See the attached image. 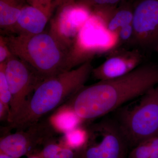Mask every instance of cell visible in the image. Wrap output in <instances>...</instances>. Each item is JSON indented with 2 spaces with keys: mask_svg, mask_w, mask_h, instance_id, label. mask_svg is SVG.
Instances as JSON below:
<instances>
[{
  "mask_svg": "<svg viewBox=\"0 0 158 158\" xmlns=\"http://www.w3.org/2000/svg\"><path fill=\"white\" fill-rule=\"evenodd\" d=\"M3 36L12 54L45 79L73 69L71 49L50 30L30 36Z\"/></svg>",
  "mask_w": 158,
  "mask_h": 158,
  "instance_id": "3957f363",
  "label": "cell"
},
{
  "mask_svg": "<svg viewBox=\"0 0 158 158\" xmlns=\"http://www.w3.org/2000/svg\"><path fill=\"white\" fill-rule=\"evenodd\" d=\"M142 55L138 50H118L110 53L107 59L92 69L91 74L99 81L119 77L141 65Z\"/></svg>",
  "mask_w": 158,
  "mask_h": 158,
  "instance_id": "8fae6325",
  "label": "cell"
},
{
  "mask_svg": "<svg viewBox=\"0 0 158 158\" xmlns=\"http://www.w3.org/2000/svg\"><path fill=\"white\" fill-rule=\"evenodd\" d=\"M27 4V0H0L1 30L9 34L23 8Z\"/></svg>",
  "mask_w": 158,
  "mask_h": 158,
  "instance_id": "9a60e30c",
  "label": "cell"
},
{
  "mask_svg": "<svg viewBox=\"0 0 158 158\" xmlns=\"http://www.w3.org/2000/svg\"><path fill=\"white\" fill-rule=\"evenodd\" d=\"M51 17L52 15L44 9L27 4L23 8L8 35L30 36L42 33Z\"/></svg>",
  "mask_w": 158,
  "mask_h": 158,
  "instance_id": "7c38bea8",
  "label": "cell"
},
{
  "mask_svg": "<svg viewBox=\"0 0 158 158\" xmlns=\"http://www.w3.org/2000/svg\"><path fill=\"white\" fill-rule=\"evenodd\" d=\"M118 33L120 42H132L134 35L132 24L122 28L118 31Z\"/></svg>",
  "mask_w": 158,
  "mask_h": 158,
  "instance_id": "603a6c76",
  "label": "cell"
},
{
  "mask_svg": "<svg viewBox=\"0 0 158 158\" xmlns=\"http://www.w3.org/2000/svg\"><path fill=\"white\" fill-rule=\"evenodd\" d=\"M90 8L77 0L63 3L51 20L50 30L71 50L79 31L92 14Z\"/></svg>",
  "mask_w": 158,
  "mask_h": 158,
  "instance_id": "9c48e42d",
  "label": "cell"
},
{
  "mask_svg": "<svg viewBox=\"0 0 158 158\" xmlns=\"http://www.w3.org/2000/svg\"><path fill=\"white\" fill-rule=\"evenodd\" d=\"M3 63L11 94L8 121L10 123L20 113L37 86L45 78L27 63L14 55Z\"/></svg>",
  "mask_w": 158,
  "mask_h": 158,
  "instance_id": "8992f818",
  "label": "cell"
},
{
  "mask_svg": "<svg viewBox=\"0 0 158 158\" xmlns=\"http://www.w3.org/2000/svg\"><path fill=\"white\" fill-rule=\"evenodd\" d=\"M88 130L89 138L79 158H124L127 141L118 123L106 119Z\"/></svg>",
  "mask_w": 158,
  "mask_h": 158,
  "instance_id": "52a82bcc",
  "label": "cell"
},
{
  "mask_svg": "<svg viewBox=\"0 0 158 158\" xmlns=\"http://www.w3.org/2000/svg\"><path fill=\"white\" fill-rule=\"evenodd\" d=\"M27 158H44L40 152L35 153L28 156Z\"/></svg>",
  "mask_w": 158,
  "mask_h": 158,
  "instance_id": "484cf974",
  "label": "cell"
},
{
  "mask_svg": "<svg viewBox=\"0 0 158 158\" xmlns=\"http://www.w3.org/2000/svg\"><path fill=\"white\" fill-rule=\"evenodd\" d=\"M125 0H77L79 2L85 4L94 10H101L114 8Z\"/></svg>",
  "mask_w": 158,
  "mask_h": 158,
  "instance_id": "d6986e66",
  "label": "cell"
},
{
  "mask_svg": "<svg viewBox=\"0 0 158 158\" xmlns=\"http://www.w3.org/2000/svg\"><path fill=\"white\" fill-rule=\"evenodd\" d=\"M132 25V43L144 48L158 45V0H137Z\"/></svg>",
  "mask_w": 158,
  "mask_h": 158,
  "instance_id": "30bf717a",
  "label": "cell"
},
{
  "mask_svg": "<svg viewBox=\"0 0 158 158\" xmlns=\"http://www.w3.org/2000/svg\"><path fill=\"white\" fill-rule=\"evenodd\" d=\"M78 158H79V157Z\"/></svg>",
  "mask_w": 158,
  "mask_h": 158,
  "instance_id": "f1b7e54d",
  "label": "cell"
},
{
  "mask_svg": "<svg viewBox=\"0 0 158 158\" xmlns=\"http://www.w3.org/2000/svg\"><path fill=\"white\" fill-rule=\"evenodd\" d=\"M118 124L127 143L136 146L158 135V85L141 96L139 103L121 112Z\"/></svg>",
  "mask_w": 158,
  "mask_h": 158,
  "instance_id": "277c9868",
  "label": "cell"
},
{
  "mask_svg": "<svg viewBox=\"0 0 158 158\" xmlns=\"http://www.w3.org/2000/svg\"><path fill=\"white\" fill-rule=\"evenodd\" d=\"M10 51L4 36H0V63L5 62L13 56Z\"/></svg>",
  "mask_w": 158,
  "mask_h": 158,
  "instance_id": "7402d4cb",
  "label": "cell"
},
{
  "mask_svg": "<svg viewBox=\"0 0 158 158\" xmlns=\"http://www.w3.org/2000/svg\"><path fill=\"white\" fill-rule=\"evenodd\" d=\"M120 43L118 32L109 30L102 16L92 11L72 47L73 67L91 61L97 55L110 54Z\"/></svg>",
  "mask_w": 158,
  "mask_h": 158,
  "instance_id": "5b68a950",
  "label": "cell"
},
{
  "mask_svg": "<svg viewBox=\"0 0 158 158\" xmlns=\"http://www.w3.org/2000/svg\"><path fill=\"white\" fill-rule=\"evenodd\" d=\"M53 128L48 121H39L25 130L16 131L1 137L0 152L20 158L40 152L47 142L53 139Z\"/></svg>",
  "mask_w": 158,
  "mask_h": 158,
  "instance_id": "ba28073f",
  "label": "cell"
},
{
  "mask_svg": "<svg viewBox=\"0 0 158 158\" xmlns=\"http://www.w3.org/2000/svg\"><path fill=\"white\" fill-rule=\"evenodd\" d=\"M88 138V130L80 126L64 134L59 142L74 151H81L87 144Z\"/></svg>",
  "mask_w": 158,
  "mask_h": 158,
  "instance_id": "2e32d148",
  "label": "cell"
},
{
  "mask_svg": "<svg viewBox=\"0 0 158 158\" xmlns=\"http://www.w3.org/2000/svg\"><path fill=\"white\" fill-rule=\"evenodd\" d=\"M133 5L125 1L118 7L93 11L102 16L109 30L118 32L122 28L132 23Z\"/></svg>",
  "mask_w": 158,
  "mask_h": 158,
  "instance_id": "4fadbf2b",
  "label": "cell"
},
{
  "mask_svg": "<svg viewBox=\"0 0 158 158\" xmlns=\"http://www.w3.org/2000/svg\"><path fill=\"white\" fill-rule=\"evenodd\" d=\"M48 120L56 132L63 135L85 123L72 108L65 104L56 109Z\"/></svg>",
  "mask_w": 158,
  "mask_h": 158,
  "instance_id": "5bb4252c",
  "label": "cell"
},
{
  "mask_svg": "<svg viewBox=\"0 0 158 158\" xmlns=\"http://www.w3.org/2000/svg\"><path fill=\"white\" fill-rule=\"evenodd\" d=\"M44 158H78L80 151H75L64 146L55 139H51L43 146L40 152Z\"/></svg>",
  "mask_w": 158,
  "mask_h": 158,
  "instance_id": "e0dca14e",
  "label": "cell"
},
{
  "mask_svg": "<svg viewBox=\"0 0 158 158\" xmlns=\"http://www.w3.org/2000/svg\"></svg>",
  "mask_w": 158,
  "mask_h": 158,
  "instance_id": "83f0119b",
  "label": "cell"
},
{
  "mask_svg": "<svg viewBox=\"0 0 158 158\" xmlns=\"http://www.w3.org/2000/svg\"><path fill=\"white\" fill-rule=\"evenodd\" d=\"M11 94L5 75L4 65L0 63V102L10 108Z\"/></svg>",
  "mask_w": 158,
  "mask_h": 158,
  "instance_id": "ac0fdd59",
  "label": "cell"
},
{
  "mask_svg": "<svg viewBox=\"0 0 158 158\" xmlns=\"http://www.w3.org/2000/svg\"><path fill=\"white\" fill-rule=\"evenodd\" d=\"M10 114V108L0 102V120L8 123Z\"/></svg>",
  "mask_w": 158,
  "mask_h": 158,
  "instance_id": "d4e9b609",
  "label": "cell"
},
{
  "mask_svg": "<svg viewBox=\"0 0 158 158\" xmlns=\"http://www.w3.org/2000/svg\"><path fill=\"white\" fill-rule=\"evenodd\" d=\"M151 145L149 139L139 143L131 151L129 158H150Z\"/></svg>",
  "mask_w": 158,
  "mask_h": 158,
  "instance_id": "ffe728a7",
  "label": "cell"
},
{
  "mask_svg": "<svg viewBox=\"0 0 158 158\" xmlns=\"http://www.w3.org/2000/svg\"><path fill=\"white\" fill-rule=\"evenodd\" d=\"M27 2L31 6L44 9L53 15L56 10V3L53 0H27Z\"/></svg>",
  "mask_w": 158,
  "mask_h": 158,
  "instance_id": "44dd1931",
  "label": "cell"
},
{
  "mask_svg": "<svg viewBox=\"0 0 158 158\" xmlns=\"http://www.w3.org/2000/svg\"><path fill=\"white\" fill-rule=\"evenodd\" d=\"M0 158H16L14 157L11 156L4 153L0 152Z\"/></svg>",
  "mask_w": 158,
  "mask_h": 158,
  "instance_id": "4316f807",
  "label": "cell"
},
{
  "mask_svg": "<svg viewBox=\"0 0 158 158\" xmlns=\"http://www.w3.org/2000/svg\"><path fill=\"white\" fill-rule=\"evenodd\" d=\"M93 69L91 61H88L74 69L44 80L14 121L9 123L8 129L25 130L64 104L85 86Z\"/></svg>",
  "mask_w": 158,
  "mask_h": 158,
  "instance_id": "7a4b0ae2",
  "label": "cell"
},
{
  "mask_svg": "<svg viewBox=\"0 0 158 158\" xmlns=\"http://www.w3.org/2000/svg\"><path fill=\"white\" fill-rule=\"evenodd\" d=\"M158 85V65H140L116 78L84 86L65 103L84 122L106 116Z\"/></svg>",
  "mask_w": 158,
  "mask_h": 158,
  "instance_id": "6da1fadb",
  "label": "cell"
},
{
  "mask_svg": "<svg viewBox=\"0 0 158 158\" xmlns=\"http://www.w3.org/2000/svg\"><path fill=\"white\" fill-rule=\"evenodd\" d=\"M151 153L150 158H158V135L150 138Z\"/></svg>",
  "mask_w": 158,
  "mask_h": 158,
  "instance_id": "cb8c5ba5",
  "label": "cell"
}]
</instances>
